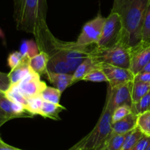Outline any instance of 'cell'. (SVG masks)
Wrapping results in <instances>:
<instances>
[{
	"mask_svg": "<svg viewBox=\"0 0 150 150\" xmlns=\"http://www.w3.org/2000/svg\"><path fill=\"white\" fill-rule=\"evenodd\" d=\"M18 88L23 96L29 98L40 96L42 91L47 87L45 82L40 79V76L33 72L17 84Z\"/></svg>",
	"mask_w": 150,
	"mask_h": 150,
	"instance_id": "30bf717a",
	"label": "cell"
},
{
	"mask_svg": "<svg viewBox=\"0 0 150 150\" xmlns=\"http://www.w3.org/2000/svg\"><path fill=\"white\" fill-rule=\"evenodd\" d=\"M10 86V82L9 79L8 74L0 71V91L5 92Z\"/></svg>",
	"mask_w": 150,
	"mask_h": 150,
	"instance_id": "d6a6232c",
	"label": "cell"
},
{
	"mask_svg": "<svg viewBox=\"0 0 150 150\" xmlns=\"http://www.w3.org/2000/svg\"><path fill=\"white\" fill-rule=\"evenodd\" d=\"M62 93L55 87L47 86L40 94L41 98L43 101L48 102L59 104Z\"/></svg>",
	"mask_w": 150,
	"mask_h": 150,
	"instance_id": "d4e9b609",
	"label": "cell"
},
{
	"mask_svg": "<svg viewBox=\"0 0 150 150\" xmlns=\"http://www.w3.org/2000/svg\"><path fill=\"white\" fill-rule=\"evenodd\" d=\"M133 85V81H130L115 88H111L108 86L105 107L109 109L112 113L116 108L120 106L128 105L132 107Z\"/></svg>",
	"mask_w": 150,
	"mask_h": 150,
	"instance_id": "52a82bcc",
	"label": "cell"
},
{
	"mask_svg": "<svg viewBox=\"0 0 150 150\" xmlns=\"http://www.w3.org/2000/svg\"><path fill=\"white\" fill-rule=\"evenodd\" d=\"M8 121L9 119L7 117V116H6L5 113H4V112L3 111L2 109L0 107V127H1L4 124H5L6 122Z\"/></svg>",
	"mask_w": 150,
	"mask_h": 150,
	"instance_id": "8d00e7d4",
	"label": "cell"
},
{
	"mask_svg": "<svg viewBox=\"0 0 150 150\" xmlns=\"http://www.w3.org/2000/svg\"><path fill=\"white\" fill-rule=\"evenodd\" d=\"M150 107V90L149 92L136 104H133L132 109L133 113L136 115H139L142 113L149 110Z\"/></svg>",
	"mask_w": 150,
	"mask_h": 150,
	"instance_id": "f546056e",
	"label": "cell"
},
{
	"mask_svg": "<svg viewBox=\"0 0 150 150\" xmlns=\"http://www.w3.org/2000/svg\"><path fill=\"white\" fill-rule=\"evenodd\" d=\"M0 150H22L20 149L16 148V147H13L12 146L8 145L6 143H4V141L1 139H0Z\"/></svg>",
	"mask_w": 150,
	"mask_h": 150,
	"instance_id": "d590c367",
	"label": "cell"
},
{
	"mask_svg": "<svg viewBox=\"0 0 150 150\" xmlns=\"http://www.w3.org/2000/svg\"><path fill=\"white\" fill-rule=\"evenodd\" d=\"M19 51L23 56H28L29 57L32 58L39 54L40 51L36 41H33V40H29V41L24 40L21 42Z\"/></svg>",
	"mask_w": 150,
	"mask_h": 150,
	"instance_id": "7402d4cb",
	"label": "cell"
},
{
	"mask_svg": "<svg viewBox=\"0 0 150 150\" xmlns=\"http://www.w3.org/2000/svg\"><path fill=\"white\" fill-rule=\"evenodd\" d=\"M50 55L48 63V72L55 74H73L67 62L61 54L56 50H51L48 52Z\"/></svg>",
	"mask_w": 150,
	"mask_h": 150,
	"instance_id": "5bb4252c",
	"label": "cell"
},
{
	"mask_svg": "<svg viewBox=\"0 0 150 150\" xmlns=\"http://www.w3.org/2000/svg\"><path fill=\"white\" fill-rule=\"evenodd\" d=\"M137 118L138 115L132 112L121 120L112 124V132L125 134L131 132L137 127Z\"/></svg>",
	"mask_w": 150,
	"mask_h": 150,
	"instance_id": "2e32d148",
	"label": "cell"
},
{
	"mask_svg": "<svg viewBox=\"0 0 150 150\" xmlns=\"http://www.w3.org/2000/svg\"><path fill=\"white\" fill-rule=\"evenodd\" d=\"M150 46V1L146 10L142 31V41L139 47Z\"/></svg>",
	"mask_w": 150,
	"mask_h": 150,
	"instance_id": "603a6c76",
	"label": "cell"
},
{
	"mask_svg": "<svg viewBox=\"0 0 150 150\" xmlns=\"http://www.w3.org/2000/svg\"><path fill=\"white\" fill-rule=\"evenodd\" d=\"M91 56L99 63H105L130 70L131 51L122 42H119L109 48H99L95 46Z\"/></svg>",
	"mask_w": 150,
	"mask_h": 150,
	"instance_id": "5b68a950",
	"label": "cell"
},
{
	"mask_svg": "<svg viewBox=\"0 0 150 150\" xmlns=\"http://www.w3.org/2000/svg\"><path fill=\"white\" fill-rule=\"evenodd\" d=\"M133 81L150 82V72H140L138 74L135 75Z\"/></svg>",
	"mask_w": 150,
	"mask_h": 150,
	"instance_id": "e575fe53",
	"label": "cell"
},
{
	"mask_svg": "<svg viewBox=\"0 0 150 150\" xmlns=\"http://www.w3.org/2000/svg\"><path fill=\"white\" fill-rule=\"evenodd\" d=\"M144 150H150V139H149V143H148L147 146H146V148H145Z\"/></svg>",
	"mask_w": 150,
	"mask_h": 150,
	"instance_id": "60d3db41",
	"label": "cell"
},
{
	"mask_svg": "<svg viewBox=\"0 0 150 150\" xmlns=\"http://www.w3.org/2000/svg\"><path fill=\"white\" fill-rule=\"evenodd\" d=\"M150 90V82L133 81V91H132V101L133 104L139 102Z\"/></svg>",
	"mask_w": 150,
	"mask_h": 150,
	"instance_id": "ffe728a7",
	"label": "cell"
},
{
	"mask_svg": "<svg viewBox=\"0 0 150 150\" xmlns=\"http://www.w3.org/2000/svg\"><path fill=\"white\" fill-rule=\"evenodd\" d=\"M47 79L53 84L56 88L62 94L66 88L71 86L73 74H55L48 72L46 74Z\"/></svg>",
	"mask_w": 150,
	"mask_h": 150,
	"instance_id": "ac0fdd59",
	"label": "cell"
},
{
	"mask_svg": "<svg viewBox=\"0 0 150 150\" xmlns=\"http://www.w3.org/2000/svg\"><path fill=\"white\" fill-rule=\"evenodd\" d=\"M137 128L144 135L150 137V110L138 115Z\"/></svg>",
	"mask_w": 150,
	"mask_h": 150,
	"instance_id": "4316f807",
	"label": "cell"
},
{
	"mask_svg": "<svg viewBox=\"0 0 150 150\" xmlns=\"http://www.w3.org/2000/svg\"><path fill=\"white\" fill-rule=\"evenodd\" d=\"M47 0H14L13 19L18 30L34 35L40 51L51 50L53 34L46 22Z\"/></svg>",
	"mask_w": 150,
	"mask_h": 150,
	"instance_id": "6da1fadb",
	"label": "cell"
},
{
	"mask_svg": "<svg viewBox=\"0 0 150 150\" xmlns=\"http://www.w3.org/2000/svg\"><path fill=\"white\" fill-rule=\"evenodd\" d=\"M95 150H108V148H107V146H106V142H105L103 145H102L100 147H99V148L97 149H95Z\"/></svg>",
	"mask_w": 150,
	"mask_h": 150,
	"instance_id": "f35d334b",
	"label": "cell"
},
{
	"mask_svg": "<svg viewBox=\"0 0 150 150\" xmlns=\"http://www.w3.org/2000/svg\"><path fill=\"white\" fill-rule=\"evenodd\" d=\"M50 55L46 51H41L39 54L30 58V66L32 70L40 76L46 75L48 73V63Z\"/></svg>",
	"mask_w": 150,
	"mask_h": 150,
	"instance_id": "e0dca14e",
	"label": "cell"
},
{
	"mask_svg": "<svg viewBox=\"0 0 150 150\" xmlns=\"http://www.w3.org/2000/svg\"><path fill=\"white\" fill-rule=\"evenodd\" d=\"M141 72H150V62L144 67V69Z\"/></svg>",
	"mask_w": 150,
	"mask_h": 150,
	"instance_id": "74e56055",
	"label": "cell"
},
{
	"mask_svg": "<svg viewBox=\"0 0 150 150\" xmlns=\"http://www.w3.org/2000/svg\"><path fill=\"white\" fill-rule=\"evenodd\" d=\"M23 55L20 51H13L10 53L7 57V64L10 69H13L21 63L23 59Z\"/></svg>",
	"mask_w": 150,
	"mask_h": 150,
	"instance_id": "1f68e13d",
	"label": "cell"
},
{
	"mask_svg": "<svg viewBox=\"0 0 150 150\" xmlns=\"http://www.w3.org/2000/svg\"><path fill=\"white\" fill-rule=\"evenodd\" d=\"M0 139H1V138H0Z\"/></svg>",
	"mask_w": 150,
	"mask_h": 150,
	"instance_id": "ee69618b",
	"label": "cell"
},
{
	"mask_svg": "<svg viewBox=\"0 0 150 150\" xmlns=\"http://www.w3.org/2000/svg\"><path fill=\"white\" fill-rule=\"evenodd\" d=\"M69 150H81V149H71V148H70V149H69Z\"/></svg>",
	"mask_w": 150,
	"mask_h": 150,
	"instance_id": "b9f144b4",
	"label": "cell"
},
{
	"mask_svg": "<svg viewBox=\"0 0 150 150\" xmlns=\"http://www.w3.org/2000/svg\"><path fill=\"white\" fill-rule=\"evenodd\" d=\"M112 113L104 106L100 117L93 129L71 149L95 150L103 145L112 133Z\"/></svg>",
	"mask_w": 150,
	"mask_h": 150,
	"instance_id": "3957f363",
	"label": "cell"
},
{
	"mask_svg": "<svg viewBox=\"0 0 150 150\" xmlns=\"http://www.w3.org/2000/svg\"><path fill=\"white\" fill-rule=\"evenodd\" d=\"M143 136H144L143 132L136 127V129L130 132L128 136L126 138L121 150H133L136 144L140 141L141 138Z\"/></svg>",
	"mask_w": 150,
	"mask_h": 150,
	"instance_id": "484cf974",
	"label": "cell"
},
{
	"mask_svg": "<svg viewBox=\"0 0 150 150\" xmlns=\"http://www.w3.org/2000/svg\"><path fill=\"white\" fill-rule=\"evenodd\" d=\"M150 0H114L111 11L120 15L122 24L120 42L131 52L139 48L142 41L144 21Z\"/></svg>",
	"mask_w": 150,
	"mask_h": 150,
	"instance_id": "7a4b0ae2",
	"label": "cell"
},
{
	"mask_svg": "<svg viewBox=\"0 0 150 150\" xmlns=\"http://www.w3.org/2000/svg\"><path fill=\"white\" fill-rule=\"evenodd\" d=\"M64 110H66L65 107L60 104H54L44 101L40 116L43 118H49L53 120H60L59 113Z\"/></svg>",
	"mask_w": 150,
	"mask_h": 150,
	"instance_id": "d6986e66",
	"label": "cell"
},
{
	"mask_svg": "<svg viewBox=\"0 0 150 150\" xmlns=\"http://www.w3.org/2000/svg\"><path fill=\"white\" fill-rule=\"evenodd\" d=\"M0 107L5 113L9 120L16 118H33L35 116L23 105L10 101L3 91H0Z\"/></svg>",
	"mask_w": 150,
	"mask_h": 150,
	"instance_id": "8fae6325",
	"label": "cell"
},
{
	"mask_svg": "<svg viewBox=\"0 0 150 150\" xmlns=\"http://www.w3.org/2000/svg\"><path fill=\"white\" fill-rule=\"evenodd\" d=\"M133 112L132 107L128 105H122L117 107L114 110L112 113V124L116 123L118 121L121 120L123 118L127 116Z\"/></svg>",
	"mask_w": 150,
	"mask_h": 150,
	"instance_id": "4dcf8cb0",
	"label": "cell"
},
{
	"mask_svg": "<svg viewBox=\"0 0 150 150\" xmlns=\"http://www.w3.org/2000/svg\"><path fill=\"white\" fill-rule=\"evenodd\" d=\"M100 67V63L95 60V58L90 56L85 59L80 65L77 67L73 74V78H72L71 85L75 84L79 81L82 80L83 77L87 74L92 71L95 69Z\"/></svg>",
	"mask_w": 150,
	"mask_h": 150,
	"instance_id": "9a60e30c",
	"label": "cell"
},
{
	"mask_svg": "<svg viewBox=\"0 0 150 150\" xmlns=\"http://www.w3.org/2000/svg\"><path fill=\"white\" fill-rule=\"evenodd\" d=\"M122 35V24L120 15L111 11L105 18L102 35L96 46L99 48H109L120 42Z\"/></svg>",
	"mask_w": 150,
	"mask_h": 150,
	"instance_id": "8992f818",
	"label": "cell"
},
{
	"mask_svg": "<svg viewBox=\"0 0 150 150\" xmlns=\"http://www.w3.org/2000/svg\"><path fill=\"white\" fill-rule=\"evenodd\" d=\"M149 110H150V107H149Z\"/></svg>",
	"mask_w": 150,
	"mask_h": 150,
	"instance_id": "7bdbcfd3",
	"label": "cell"
},
{
	"mask_svg": "<svg viewBox=\"0 0 150 150\" xmlns=\"http://www.w3.org/2000/svg\"><path fill=\"white\" fill-rule=\"evenodd\" d=\"M34 71L30 66V57L23 56L21 63L8 74L10 85H17Z\"/></svg>",
	"mask_w": 150,
	"mask_h": 150,
	"instance_id": "4fadbf2b",
	"label": "cell"
},
{
	"mask_svg": "<svg viewBox=\"0 0 150 150\" xmlns=\"http://www.w3.org/2000/svg\"><path fill=\"white\" fill-rule=\"evenodd\" d=\"M0 38H3V39H4L5 38V36H4V32L2 31V29L0 28Z\"/></svg>",
	"mask_w": 150,
	"mask_h": 150,
	"instance_id": "ab89813d",
	"label": "cell"
},
{
	"mask_svg": "<svg viewBox=\"0 0 150 150\" xmlns=\"http://www.w3.org/2000/svg\"><path fill=\"white\" fill-rule=\"evenodd\" d=\"M149 139L150 137L146 136V135L143 136L141 138L140 141L136 144V145L135 146V147L133 149V150H144L145 148L146 147V146H147L148 143H149Z\"/></svg>",
	"mask_w": 150,
	"mask_h": 150,
	"instance_id": "836d02e7",
	"label": "cell"
},
{
	"mask_svg": "<svg viewBox=\"0 0 150 150\" xmlns=\"http://www.w3.org/2000/svg\"><path fill=\"white\" fill-rule=\"evenodd\" d=\"M150 62V46L139 47L131 52L130 71L133 74L140 73Z\"/></svg>",
	"mask_w": 150,
	"mask_h": 150,
	"instance_id": "7c38bea8",
	"label": "cell"
},
{
	"mask_svg": "<svg viewBox=\"0 0 150 150\" xmlns=\"http://www.w3.org/2000/svg\"></svg>",
	"mask_w": 150,
	"mask_h": 150,
	"instance_id": "f6af8a7d",
	"label": "cell"
},
{
	"mask_svg": "<svg viewBox=\"0 0 150 150\" xmlns=\"http://www.w3.org/2000/svg\"><path fill=\"white\" fill-rule=\"evenodd\" d=\"M43 101V99L41 98L40 96L31 97L27 99V105L26 108L33 116H37V115L40 116Z\"/></svg>",
	"mask_w": 150,
	"mask_h": 150,
	"instance_id": "83f0119b",
	"label": "cell"
},
{
	"mask_svg": "<svg viewBox=\"0 0 150 150\" xmlns=\"http://www.w3.org/2000/svg\"><path fill=\"white\" fill-rule=\"evenodd\" d=\"M105 18L100 13L84 24L76 43L79 46L97 45L101 38Z\"/></svg>",
	"mask_w": 150,
	"mask_h": 150,
	"instance_id": "ba28073f",
	"label": "cell"
},
{
	"mask_svg": "<svg viewBox=\"0 0 150 150\" xmlns=\"http://www.w3.org/2000/svg\"><path fill=\"white\" fill-rule=\"evenodd\" d=\"M100 68L106 75L108 86L111 88H115L130 81H133L134 79V75L129 69L105 63H100Z\"/></svg>",
	"mask_w": 150,
	"mask_h": 150,
	"instance_id": "9c48e42d",
	"label": "cell"
},
{
	"mask_svg": "<svg viewBox=\"0 0 150 150\" xmlns=\"http://www.w3.org/2000/svg\"><path fill=\"white\" fill-rule=\"evenodd\" d=\"M130 132L125 134H117L112 132L106 141V146L108 149L121 150Z\"/></svg>",
	"mask_w": 150,
	"mask_h": 150,
	"instance_id": "44dd1931",
	"label": "cell"
},
{
	"mask_svg": "<svg viewBox=\"0 0 150 150\" xmlns=\"http://www.w3.org/2000/svg\"><path fill=\"white\" fill-rule=\"evenodd\" d=\"M6 96L13 102L22 104L25 107L27 105V99L23 96L18 88L17 85H10V88L4 92Z\"/></svg>",
	"mask_w": 150,
	"mask_h": 150,
	"instance_id": "cb8c5ba5",
	"label": "cell"
},
{
	"mask_svg": "<svg viewBox=\"0 0 150 150\" xmlns=\"http://www.w3.org/2000/svg\"><path fill=\"white\" fill-rule=\"evenodd\" d=\"M51 50L58 51L67 62L72 73L86 58L90 57L95 46H79L75 42H64L53 35L50 41Z\"/></svg>",
	"mask_w": 150,
	"mask_h": 150,
	"instance_id": "277c9868",
	"label": "cell"
},
{
	"mask_svg": "<svg viewBox=\"0 0 150 150\" xmlns=\"http://www.w3.org/2000/svg\"><path fill=\"white\" fill-rule=\"evenodd\" d=\"M83 81H86V82H105L108 83V78L106 75L103 72V71L100 68H98L92 71L89 72V74L86 75L82 79Z\"/></svg>",
	"mask_w": 150,
	"mask_h": 150,
	"instance_id": "f1b7e54d",
	"label": "cell"
}]
</instances>
